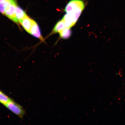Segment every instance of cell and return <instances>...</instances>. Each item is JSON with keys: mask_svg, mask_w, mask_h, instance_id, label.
Returning <instances> with one entry per match:
<instances>
[{"mask_svg": "<svg viewBox=\"0 0 125 125\" xmlns=\"http://www.w3.org/2000/svg\"><path fill=\"white\" fill-rule=\"evenodd\" d=\"M85 8L82 0H72L68 3L65 11L66 12L62 18L66 27L71 28L74 26Z\"/></svg>", "mask_w": 125, "mask_h": 125, "instance_id": "cell-1", "label": "cell"}, {"mask_svg": "<svg viewBox=\"0 0 125 125\" xmlns=\"http://www.w3.org/2000/svg\"><path fill=\"white\" fill-rule=\"evenodd\" d=\"M4 105L21 119L23 118L24 115H25V111L23 109V107L12 99L4 104Z\"/></svg>", "mask_w": 125, "mask_h": 125, "instance_id": "cell-2", "label": "cell"}, {"mask_svg": "<svg viewBox=\"0 0 125 125\" xmlns=\"http://www.w3.org/2000/svg\"><path fill=\"white\" fill-rule=\"evenodd\" d=\"M17 5L14 0L11 1L10 3L8 5L4 12V14L8 18L16 23L19 21L16 17L15 10Z\"/></svg>", "mask_w": 125, "mask_h": 125, "instance_id": "cell-3", "label": "cell"}, {"mask_svg": "<svg viewBox=\"0 0 125 125\" xmlns=\"http://www.w3.org/2000/svg\"><path fill=\"white\" fill-rule=\"evenodd\" d=\"M31 35L42 40L43 39L40 27L37 23L34 20H32L30 33Z\"/></svg>", "mask_w": 125, "mask_h": 125, "instance_id": "cell-4", "label": "cell"}, {"mask_svg": "<svg viewBox=\"0 0 125 125\" xmlns=\"http://www.w3.org/2000/svg\"><path fill=\"white\" fill-rule=\"evenodd\" d=\"M32 20L27 16L20 23L26 32L29 33L32 25Z\"/></svg>", "mask_w": 125, "mask_h": 125, "instance_id": "cell-5", "label": "cell"}, {"mask_svg": "<svg viewBox=\"0 0 125 125\" xmlns=\"http://www.w3.org/2000/svg\"><path fill=\"white\" fill-rule=\"evenodd\" d=\"M15 15L17 19L20 23L27 16L24 11L17 5L16 8Z\"/></svg>", "mask_w": 125, "mask_h": 125, "instance_id": "cell-6", "label": "cell"}, {"mask_svg": "<svg viewBox=\"0 0 125 125\" xmlns=\"http://www.w3.org/2000/svg\"><path fill=\"white\" fill-rule=\"evenodd\" d=\"M66 28L64 22L62 19L58 22L55 25L53 31V33L60 32Z\"/></svg>", "mask_w": 125, "mask_h": 125, "instance_id": "cell-7", "label": "cell"}, {"mask_svg": "<svg viewBox=\"0 0 125 125\" xmlns=\"http://www.w3.org/2000/svg\"><path fill=\"white\" fill-rule=\"evenodd\" d=\"M59 33L61 38L63 39H67L69 38L71 36L72 31L70 30V28L66 27L59 32Z\"/></svg>", "mask_w": 125, "mask_h": 125, "instance_id": "cell-8", "label": "cell"}, {"mask_svg": "<svg viewBox=\"0 0 125 125\" xmlns=\"http://www.w3.org/2000/svg\"><path fill=\"white\" fill-rule=\"evenodd\" d=\"M12 99L9 98L2 91L0 90V103L3 104L11 100Z\"/></svg>", "mask_w": 125, "mask_h": 125, "instance_id": "cell-9", "label": "cell"}, {"mask_svg": "<svg viewBox=\"0 0 125 125\" xmlns=\"http://www.w3.org/2000/svg\"><path fill=\"white\" fill-rule=\"evenodd\" d=\"M12 0H6L4 2L0 3V12L2 14H4L6 7Z\"/></svg>", "mask_w": 125, "mask_h": 125, "instance_id": "cell-10", "label": "cell"}, {"mask_svg": "<svg viewBox=\"0 0 125 125\" xmlns=\"http://www.w3.org/2000/svg\"><path fill=\"white\" fill-rule=\"evenodd\" d=\"M6 0H0V3H2L4 2Z\"/></svg>", "mask_w": 125, "mask_h": 125, "instance_id": "cell-11", "label": "cell"}, {"mask_svg": "<svg viewBox=\"0 0 125 125\" xmlns=\"http://www.w3.org/2000/svg\"></svg>", "mask_w": 125, "mask_h": 125, "instance_id": "cell-12", "label": "cell"}]
</instances>
